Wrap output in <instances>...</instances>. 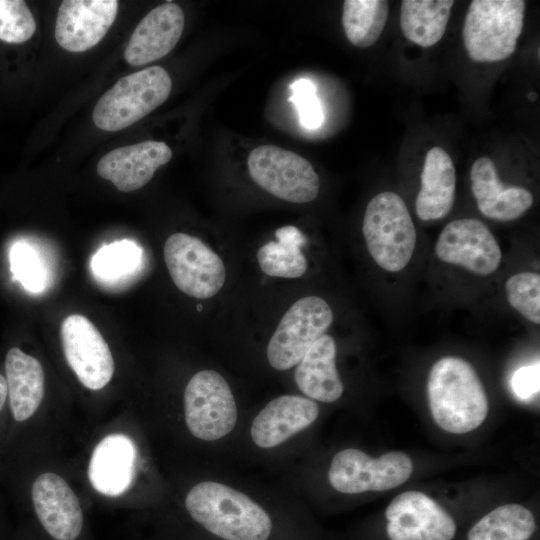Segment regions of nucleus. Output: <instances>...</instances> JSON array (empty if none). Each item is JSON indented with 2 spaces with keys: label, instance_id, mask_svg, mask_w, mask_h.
Masks as SVG:
<instances>
[{
  "label": "nucleus",
  "instance_id": "obj_32",
  "mask_svg": "<svg viewBox=\"0 0 540 540\" xmlns=\"http://www.w3.org/2000/svg\"><path fill=\"white\" fill-rule=\"evenodd\" d=\"M290 89L289 101L296 106L301 125L307 129L320 127L324 117L313 83L302 78L292 83Z\"/></svg>",
  "mask_w": 540,
  "mask_h": 540
},
{
  "label": "nucleus",
  "instance_id": "obj_11",
  "mask_svg": "<svg viewBox=\"0 0 540 540\" xmlns=\"http://www.w3.org/2000/svg\"><path fill=\"white\" fill-rule=\"evenodd\" d=\"M63 352L83 386L91 390L105 387L114 373V360L97 327L84 315H68L61 323Z\"/></svg>",
  "mask_w": 540,
  "mask_h": 540
},
{
  "label": "nucleus",
  "instance_id": "obj_17",
  "mask_svg": "<svg viewBox=\"0 0 540 540\" xmlns=\"http://www.w3.org/2000/svg\"><path fill=\"white\" fill-rule=\"evenodd\" d=\"M184 13L175 3L161 4L148 12L134 29L124 51L131 66H142L167 55L178 43Z\"/></svg>",
  "mask_w": 540,
  "mask_h": 540
},
{
  "label": "nucleus",
  "instance_id": "obj_18",
  "mask_svg": "<svg viewBox=\"0 0 540 540\" xmlns=\"http://www.w3.org/2000/svg\"><path fill=\"white\" fill-rule=\"evenodd\" d=\"M319 414L317 403L299 395H283L270 401L251 426L254 443L271 448L311 425Z\"/></svg>",
  "mask_w": 540,
  "mask_h": 540
},
{
  "label": "nucleus",
  "instance_id": "obj_14",
  "mask_svg": "<svg viewBox=\"0 0 540 540\" xmlns=\"http://www.w3.org/2000/svg\"><path fill=\"white\" fill-rule=\"evenodd\" d=\"M116 0H65L56 19L55 39L65 50L84 52L98 44L112 26Z\"/></svg>",
  "mask_w": 540,
  "mask_h": 540
},
{
  "label": "nucleus",
  "instance_id": "obj_19",
  "mask_svg": "<svg viewBox=\"0 0 540 540\" xmlns=\"http://www.w3.org/2000/svg\"><path fill=\"white\" fill-rule=\"evenodd\" d=\"M470 177L478 209L488 218L499 221L514 220L533 204V195L528 189L502 184L494 162L486 156L474 161Z\"/></svg>",
  "mask_w": 540,
  "mask_h": 540
},
{
  "label": "nucleus",
  "instance_id": "obj_20",
  "mask_svg": "<svg viewBox=\"0 0 540 540\" xmlns=\"http://www.w3.org/2000/svg\"><path fill=\"white\" fill-rule=\"evenodd\" d=\"M137 451L134 442L124 434H110L94 448L88 467L93 488L106 496H119L133 481Z\"/></svg>",
  "mask_w": 540,
  "mask_h": 540
},
{
  "label": "nucleus",
  "instance_id": "obj_3",
  "mask_svg": "<svg viewBox=\"0 0 540 540\" xmlns=\"http://www.w3.org/2000/svg\"><path fill=\"white\" fill-rule=\"evenodd\" d=\"M362 231L369 254L382 269L398 272L410 262L416 245V229L398 194L381 192L368 202Z\"/></svg>",
  "mask_w": 540,
  "mask_h": 540
},
{
  "label": "nucleus",
  "instance_id": "obj_9",
  "mask_svg": "<svg viewBox=\"0 0 540 540\" xmlns=\"http://www.w3.org/2000/svg\"><path fill=\"white\" fill-rule=\"evenodd\" d=\"M164 260L176 287L186 295L207 299L225 283L222 259L199 238L174 233L164 244Z\"/></svg>",
  "mask_w": 540,
  "mask_h": 540
},
{
  "label": "nucleus",
  "instance_id": "obj_12",
  "mask_svg": "<svg viewBox=\"0 0 540 540\" xmlns=\"http://www.w3.org/2000/svg\"><path fill=\"white\" fill-rule=\"evenodd\" d=\"M435 253L445 263L482 276L495 272L502 260V251L494 235L476 218L448 223L438 236Z\"/></svg>",
  "mask_w": 540,
  "mask_h": 540
},
{
  "label": "nucleus",
  "instance_id": "obj_2",
  "mask_svg": "<svg viewBox=\"0 0 540 540\" xmlns=\"http://www.w3.org/2000/svg\"><path fill=\"white\" fill-rule=\"evenodd\" d=\"M192 518L226 540H266L269 515L247 495L224 484L205 481L195 485L185 500Z\"/></svg>",
  "mask_w": 540,
  "mask_h": 540
},
{
  "label": "nucleus",
  "instance_id": "obj_34",
  "mask_svg": "<svg viewBox=\"0 0 540 540\" xmlns=\"http://www.w3.org/2000/svg\"><path fill=\"white\" fill-rule=\"evenodd\" d=\"M8 403V388L5 376L0 373V417Z\"/></svg>",
  "mask_w": 540,
  "mask_h": 540
},
{
  "label": "nucleus",
  "instance_id": "obj_28",
  "mask_svg": "<svg viewBox=\"0 0 540 540\" xmlns=\"http://www.w3.org/2000/svg\"><path fill=\"white\" fill-rule=\"evenodd\" d=\"M141 257L142 250L134 241H114L102 246L93 255L91 270L98 280L116 281L136 270Z\"/></svg>",
  "mask_w": 540,
  "mask_h": 540
},
{
  "label": "nucleus",
  "instance_id": "obj_29",
  "mask_svg": "<svg viewBox=\"0 0 540 540\" xmlns=\"http://www.w3.org/2000/svg\"><path fill=\"white\" fill-rule=\"evenodd\" d=\"M509 304L523 317L540 324V275L535 272H519L505 283Z\"/></svg>",
  "mask_w": 540,
  "mask_h": 540
},
{
  "label": "nucleus",
  "instance_id": "obj_5",
  "mask_svg": "<svg viewBox=\"0 0 540 540\" xmlns=\"http://www.w3.org/2000/svg\"><path fill=\"white\" fill-rule=\"evenodd\" d=\"M171 89V78L160 66L124 76L97 101L93 121L104 131L125 129L163 104Z\"/></svg>",
  "mask_w": 540,
  "mask_h": 540
},
{
  "label": "nucleus",
  "instance_id": "obj_26",
  "mask_svg": "<svg viewBox=\"0 0 540 540\" xmlns=\"http://www.w3.org/2000/svg\"><path fill=\"white\" fill-rule=\"evenodd\" d=\"M536 529L533 514L520 504L502 505L475 523L468 540H528Z\"/></svg>",
  "mask_w": 540,
  "mask_h": 540
},
{
  "label": "nucleus",
  "instance_id": "obj_1",
  "mask_svg": "<svg viewBox=\"0 0 540 540\" xmlns=\"http://www.w3.org/2000/svg\"><path fill=\"white\" fill-rule=\"evenodd\" d=\"M427 392L433 419L443 430L464 434L488 414V399L476 371L462 358L447 356L431 368Z\"/></svg>",
  "mask_w": 540,
  "mask_h": 540
},
{
  "label": "nucleus",
  "instance_id": "obj_30",
  "mask_svg": "<svg viewBox=\"0 0 540 540\" xmlns=\"http://www.w3.org/2000/svg\"><path fill=\"white\" fill-rule=\"evenodd\" d=\"M10 270L13 279L33 293L41 292L45 287V270L35 249L28 243H14L9 253Z\"/></svg>",
  "mask_w": 540,
  "mask_h": 540
},
{
  "label": "nucleus",
  "instance_id": "obj_25",
  "mask_svg": "<svg viewBox=\"0 0 540 540\" xmlns=\"http://www.w3.org/2000/svg\"><path fill=\"white\" fill-rule=\"evenodd\" d=\"M275 237V241L262 245L257 252L261 270L271 277H301L308 267L302 252L305 235L297 227L286 225L275 231Z\"/></svg>",
  "mask_w": 540,
  "mask_h": 540
},
{
  "label": "nucleus",
  "instance_id": "obj_31",
  "mask_svg": "<svg viewBox=\"0 0 540 540\" xmlns=\"http://www.w3.org/2000/svg\"><path fill=\"white\" fill-rule=\"evenodd\" d=\"M36 31L35 19L22 0H0V40L19 44Z\"/></svg>",
  "mask_w": 540,
  "mask_h": 540
},
{
  "label": "nucleus",
  "instance_id": "obj_21",
  "mask_svg": "<svg viewBox=\"0 0 540 540\" xmlns=\"http://www.w3.org/2000/svg\"><path fill=\"white\" fill-rule=\"evenodd\" d=\"M5 379L8 388V408L15 423L29 420L38 410L45 387L41 363L18 347L5 356Z\"/></svg>",
  "mask_w": 540,
  "mask_h": 540
},
{
  "label": "nucleus",
  "instance_id": "obj_4",
  "mask_svg": "<svg viewBox=\"0 0 540 540\" xmlns=\"http://www.w3.org/2000/svg\"><path fill=\"white\" fill-rule=\"evenodd\" d=\"M525 6L523 0H473L462 31L469 57L490 63L511 56L522 32Z\"/></svg>",
  "mask_w": 540,
  "mask_h": 540
},
{
  "label": "nucleus",
  "instance_id": "obj_22",
  "mask_svg": "<svg viewBox=\"0 0 540 540\" xmlns=\"http://www.w3.org/2000/svg\"><path fill=\"white\" fill-rule=\"evenodd\" d=\"M456 172L449 154L440 147L431 148L425 157L421 188L415 200V210L423 221L445 217L453 207Z\"/></svg>",
  "mask_w": 540,
  "mask_h": 540
},
{
  "label": "nucleus",
  "instance_id": "obj_13",
  "mask_svg": "<svg viewBox=\"0 0 540 540\" xmlns=\"http://www.w3.org/2000/svg\"><path fill=\"white\" fill-rule=\"evenodd\" d=\"M390 540H452L453 518L432 498L419 491L396 496L385 511Z\"/></svg>",
  "mask_w": 540,
  "mask_h": 540
},
{
  "label": "nucleus",
  "instance_id": "obj_7",
  "mask_svg": "<svg viewBox=\"0 0 540 540\" xmlns=\"http://www.w3.org/2000/svg\"><path fill=\"white\" fill-rule=\"evenodd\" d=\"M333 311L321 297L306 296L293 303L281 318L267 347L276 370L297 365L309 348L329 329Z\"/></svg>",
  "mask_w": 540,
  "mask_h": 540
},
{
  "label": "nucleus",
  "instance_id": "obj_33",
  "mask_svg": "<svg viewBox=\"0 0 540 540\" xmlns=\"http://www.w3.org/2000/svg\"><path fill=\"white\" fill-rule=\"evenodd\" d=\"M511 387L515 395L528 399L539 392V364L519 368L512 376Z\"/></svg>",
  "mask_w": 540,
  "mask_h": 540
},
{
  "label": "nucleus",
  "instance_id": "obj_16",
  "mask_svg": "<svg viewBox=\"0 0 540 540\" xmlns=\"http://www.w3.org/2000/svg\"><path fill=\"white\" fill-rule=\"evenodd\" d=\"M171 157L172 151L164 142L143 141L108 152L99 160L96 170L119 191L132 192L146 185Z\"/></svg>",
  "mask_w": 540,
  "mask_h": 540
},
{
  "label": "nucleus",
  "instance_id": "obj_24",
  "mask_svg": "<svg viewBox=\"0 0 540 540\" xmlns=\"http://www.w3.org/2000/svg\"><path fill=\"white\" fill-rule=\"evenodd\" d=\"M453 0H403L400 26L411 42L427 48L443 37L450 18Z\"/></svg>",
  "mask_w": 540,
  "mask_h": 540
},
{
  "label": "nucleus",
  "instance_id": "obj_23",
  "mask_svg": "<svg viewBox=\"0 0 540 540\" xmlns=\"http://www.w3.org/2000/svg\"><path fill=\"white\" fill-rule=\"evenodd\" d=\"M336 344L324 334L305 353L297 364L294 378L299 389L309 398L331 403L344 390L336 369Z\"/></svg>",
  "mask_w": 540,
  "mask_h": 540
},
{
  "label": "nucleus",
  "instance_id": "obj_8",
  "mask_svg": "<svg viewBox=\"0 0 540 540\" xmlns=\"http://www.w3.org/2000/svg\"><path fill=\"white\" fill-rule=\"evenodd\" d=\"M412 471V461L403 452L392 451L372 458L358 449L348 448L334 456L328 478L335 490L357 494L398 487L410 478Z\"/></svg>",
  "mask_w": 540,
  "mask_h": 540
},
{
  "label": "nucleus",
  "instance_id": "obj_15",
  "mask_svg": "<svg viewBox=\"0 0 540 540\" xmlns=\"http://www.w3.org/2000/svg\"><path fill=\"white\" fill-rule=\"evenodd\" d=\"M31 499L36 515L56 540H75L83 526V514L76 494L59 475L46 472L35 478Z\"/></svg>",
  "mask_w": 540,
  "mask_h": 540
},
{
  "label": "nucleus",
  "instance_id": "obj_6",
  "mask_svg": "<svg viewBox=\"0 0 540 540\" xmlns=\"http://www.w3.org/2000/svg\"><path fill=\"white\" fill-rule=\"evenodd\" d=\"M248 170L257 185L288 202L308 203L319 193V177L310 162L278 146L254 148L248 157Z\"/></svg>",
  "mask_w": 540,
  "mask_h": 540
},
{
  "label": "nucleus",
  "instance_id": "obj_10",
  "mask_svg": "<svg viewBox=\"0 0 540 540\" xmlns=\"http://www.w3.org/2000/svg\"><path fill=\"white\" fill-rule=\"evenodd\" d=\"M185 419L189 431L202 440H217L230 433L237 407L227 381L214 370H202L184 392Z\"/></svg>",
  "mask_w": 540,
  "mask_h": 540
},
{
  "label": "nucleus",
  "instance_id": "obj_27",
  "mask_svg": "<svg viewBox=\"0 0 540 540\" xmlns=\"http://www.w3.org/2000/svg\"><path fill=\"white\" fill-rule=\"evenodd\" d=\"M388 13V1H344L342 25L349 42L359 48L373 45L384 30Z\"/></svg>",
  "mask_w": 540,
  "mask_h": 540
}]
</instances>
